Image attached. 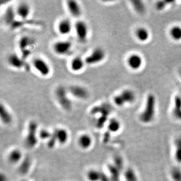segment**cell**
Returning a JSON list of instances; mask_svg holds the SVG:
<instances>
[{"mask_svg": "<svg viewBox=\"0 0 181 181\" xmlns=\"http://www.w3.org/2000/svg\"><path fill=\"white\" fill-rule=\"evenodd\" d=\"M69 94L68 89L62 85L57 86L55 90V96L57 103L65 111H70L72 108V102Z\"/></svg>", "mask_w": 181, "mask_h": 181, "instance_id": "cell-1", "label": "cell"}, {"mask_svg": "<svg viewBox=\"0 0 181 181\" xmlns=\"http://www.w3.org/2000/svg\"><path fill=\"white\" fill-rule=\"evenodd\" d=\"M155 97L153 94H150L147 99L145 108L140 115L142 123H150L153 120L155 113Z\"/></svg>", "mask_w": 181, "mask_h": 181, "instance_id": "cell-2", "label": "cell"}, {"mask_svg": "<svg viewBox=\"0 0 181 181\" xmlns=\"http://www.w3.org/2000/svg\"><path fill=\"white\" fill-rule=\"evenodd\" d=\"M136 100L135 93L131 89H125L113 97L114 104L118 107H122L126 104H132Z\"/></svg>", "mask_w": 181, "mask_h": 181, "instance_id": "cell-3", "label": "cell"}, {"mask_svg": "<svg viewBox=\"0 0 181 181\" xmlns=\"http://www.w3.org/2000/svg\"><path fill=\"white\" fill-rule=\"evenodd\" d=\"M34 39L29 36H22L19 40L18 48L21 52V56L24 59H27L31 54V48L35 44Z\"/></svg>", "mask_w": 181, "mask_h": 181, "instance_id": "cell-4", "label": "cell"}, {"mask_svg": "<svg viewBox=\"0 0 181 181\" xmlns=\"http://www.w3.org/2000/svg\"><path fill=\"white\" fill-rule=\"evenodd\" d=\"M106 56V52L102 48H95L91 53L85 57V64L89 65H97L103 61Z\"/></svg>", "mask_w": 181, "mask_h": 181, "instance_id": "cell-5", "label": "cell"}, {"mask_svg": "<svg viewBox=\"0 0 181 181\" xmlns=\"http://www.w3.org/2000/svg\"><path fill=\"white\" fill-rule=\"evenodd\" d=\"M38 125L35 121L31 122L28 126L25 143L28 147L33 148L38 143Z\"/></svg>", "mask_w": 181, "mask_h": 181, "instance_id": "cell-6", "label": "cell"}, {"mask_svg": "<svg viewBox=\"0 0 181 181\" xmlns=\"http://www.w3.org/2000/svg\"><path fill=\"white\" fill-rule=\"evenodd\" d=\"M72 43L69 41H58L53 45V50L55 53L60 56H65L71 54Z\"/></svg>", "mask_w": 181, "mask_h": 181, "instance_id": "cell-7", "label": "cell"}, {"mask_svg": "<svg viewBox=\"0 0 181 181\" xmlns=\"http://www.w3.org/2000/svg\"><path fill=\"white\" fill-rule=\"evenodd\" d=\"M74 27L78 41L81 43H86L89 34L87 24L82 20H78L76 22Z\"/></svg>", "mask_w": 181, "mask_h": 181, "instance_id": "cell-8", "label": "cell"}, {"mask_svg": "<svg viewBox=\"0 0 181 181\" xmlns=\"http://www.w3.org/2000/svg\"><path fill=\"white\" fill-rule=\"evenodd\" d=\"M32 65L37 72L42 76L46 77L49 76L51 69L49 65L45 60L41 57H36L32 61Z\"/></svg>", "mask_w": 181, "mask_h": 181, "instance_id": "cell-9", "label": "cell"}, {"mask_svg": "<svg viewBox=\"0 0 181 181\" xmlns=\"http://www.w3.org/2000/svg\"><path fill=\"white\" fill-rule=\"evenodd\" d=\"M68 90L70 95L79 100H86L89 96L88 90L81 85H71L68 88Z\"/></svg>", "mask_w": 181, "mask_h": 181, "instance_id": "cell-10", "label": "cell"}, {"mask_svg": "<svg viewBox=\"0 0 181 181\" xmlns=\"http://www.w3.org/2000/svg\"><path fill=\"white\" fill-rule=\"evenodd\" d=\"M7 62L11 67L17 69L28 67L27 66L26 60L15 53H11L8 56Z\"/></svg>", "mask_w": 181, "mask_h": 181, "instance_id": "cell-11", "label": "cell"}, {"mask_svg": "<svg viewBox=\"0 0 181 181\" xmlns=\"http://www.w3.org/2000/svg\"><path fill=\"white\" fill-rule=\"evenodd\" d=\"M16 16L17 15L15 9L12 6H8L5 10L3 16V20L4 24L8 27L11 28L17 21Z\"/></svg>", "mask_w": 181, "mask_h": 181, "instance_id": "cell-12", "label": "cell"}, {"mask_svg": "<svg viewBox=\"0 0 181 181\" xmlns=\"http://www.w3.org/2000/svg\"><path fill=\"white\" fill-rule=\"evenodd\" d=\"M128 66L133 71L140 69L143 64V59L141 56L137 53L131 54L127 59Z\"/></svg>", "mask_w": 181, "mask_h": 181, "instance_id": "cell-13", "label": "cell"}, {"mask_svg": "<svg viewBox=\"0 0 181 181\" xmlns=\"http://www.w3.org/2000/svg\"><path fill=\"white\" fill-rule=\"evenodd\" d=\"M17 15L21 19V20H27L30 15L31 8L28 3L27 2L20 3L15 8Z\"/></svg>", "mask_w": 181, "mask_h": 181, "instance_id": "cell-14", "label": "cell"}, {"mask_svg": "<svg viewBox=\"0 0 181 181\" xmlns=\"http://www.w3.org/2000/svg\"><path fill=\"white\" fill-rule=\"evenodd\" d=\"M66 7L70 14L75 18H79L82 14V10L79 3L75 0L66 1Z\"/></svg>", "mask_w": 181, "mask_h": 181, "instance_id": "cell-15", "label": "cell"}, {"mask_svg": "<svg viewBox=\"0 0 181 181\" xmlns=\"http://www.w3.org/2000/svg\"><path fill=\"white\" fill-rule=\"evenodd\" d=\"M73 28L72 22L68 18H64L60 20L57 25V30L60 34L66 35L71 33Z\"/></svg>", "mask_w": 181, "mask_h": 181, "instance_id": "cell-16", "label": "cell"}, {"mask_svg": "<svg viewBox=\"0 0 181 181\" xmlns=\"http://www.w3.org/2000/svg\"><path fill=\"white\" fill-rule=\"evenodd\" d=\"M53 134L57 143L64 145L67 143L69 138V133L66 129L64 128L57 129L53 132Z\"/></svg>", "mask_w": 181, "mask_h": 181, "instance_id": "cell-17", "label": "cell"}, {"mask_svg": "<svg viewBox=\"0 0 181 181\" xmlns=\"http://www.w3.org/2000/svg\"><path fill=\"white\" fill-rule=\"evenodd\" d=\"M85 64V59L83 60L82 57L78 56L72 59L70 64V68L73 72H78L81 71L84 68Z\"/></svg>", "mask_w": 181, "mask_h": 181, "instance_id": "cell-18", "label": "cell"}, {"mask_svg": "<svg viewBox=\"0 0 181 181\" xmlns=\"http://www.w3.org/2000/svg\"><path fill=\"white\" fill-rule=\"evenodd\" d=\"M78 145L83 150H87L92 145L93 140L91 136L87 134H83L79 136L78 140Z\"/></svg>", "mask_w": 181, "mask_h": 181, "instance_id": "cell-19", "label": "cell"}, {"mask_svg": "<svg viewBox=\"0 0 181 181\" xmlns=\"http://www.w3.org/2000/svg\"><path fill=\"white\" fill-rule=\"evenodd\" d=\"M0 117L2 122L6 125L10 124L12 122V115L3 103L0 105Z\"/></svg>", "mask_w": 181, "mask_h": 181, "instance_id": "cell-20", "label": "cell"}, {"mask_svg": "<svg viewBox=\"0 0 181 181\" xmlns=\"http://www.w3.org/2000/svg\"><path fill=\"white\" fill-rule=\"evenodd\" d=\"M136 38L141 42H145L150 38V34L148 30L144 27H139L135 31Z\"/></svg>", "mask_w": 181, "mask_h": 181, "instance_id": "cell-21", "label": "cell"}, {"mask_svg": "<svg viewBox=\"0 0 181 181\" xmlns=\"http://www.w3.org/2000/svg\"><path fill=\"white\" fill-rule=\"evenodd\" d=\"M22 158V152L18 149L12 150L8 155V160L11 164H16L21 161Z\"/></svg>", "mask_w": 181, "mask_h": 181, "instance_id": "cell-22", "label": "cell"}, {"mask_svg": "<svg viewBox=\"0 0 181 181\" xmlns=\"http://www.w3.org/2000/svg\"><path fill=\"white\" fill-rule=\"evenodd\" d=\"M121 127H122V124L118 120L112 118L108 121L107 129L108 132L113 133H117L120 130Z\"/></svg>", "mask_w": 181, "mask_h": 181, "instance_id": "cell-23", "label": "cell"}, {"mask_svg": "<svg viewBox=\"0 0 181 181\" xmlns=\"http://www.w3.org/2000/svg\"><path fill=\"white\" fill-rule=\"evenodd\" d=\"M169 35L175 41L181 40V27L179 25H174L169 30Z\"/></svg>", "mask_w": 181, "mask_h": 181, "instance_id": "cell-24", "label": "cell"}, {"mask_svg": "<svg viewBox=\"0 0 181 181\" xmlns=\"http://www.w3.org/2000/svg\"><path fill=\"white\" fill-rule=\"evenodd\" d=\"M86 176L89 181H100L101 172L96 169H91L87 172Z\"/></svg>", "mask_w": 181, "mask_h": 181, "instance_id": "cell-25", "label": "cell"}, {"mask_svg": "<svg viewBox=\"0 0 181 181\" xmlns=\"http://www.w3.org/2000/svg\"><path fill=\"white\" fill-rule=\"evenodd\" d=\"M108 170L110 171L112 180L114 181H118L120 179V170L118 169L115 165H110L108 166Z\"/></svg>", "mask_w": 181, "mask_h": 181, "instance_id": "cell-26", "label": "cell"}, {"mask_svg": "<svg viewBox=\"0 0 181 181\" xmlns=\"http://www.w3.org/2000/svg\"><path fill=\"white\" fill-rule=\"evenodd\" d=\"M175 157L178 162H181V137L176 140Z\"/></svg>", "mask_w": 181, "mask_h": 181, "instance_id": "cell-27", "label": "cell"}, {"mask_svg": "<svg viewBox=\"0 0 181 181\" xmlns=\"http://www.w3.org/2000/svg\"><path fill=\"white\" fill-rule=\"evenodd\" d=\"M124 177L126 181H137L136 173L131 168H129L124 173Z\"/></svg>", "mask_w": 181, "mask_h": 181, "instance_id": "cell-28", "label": "cell"}, {"mask_svg": "<svg viewBox=\"0 0 181 181\" xmlns=\"http://www.w3.org/2000/svg\"><path fill=\"white\" fill-rule=\"evenodd\" d=\"M171 176L173 181H181V170L178 168H174L171 171Z\"/></svg>", "mask_w": 181, "mask_h": 181, "instance_id": "cell-29", "label": "cell"}, {"mask_svg": "<svg viewBox=\"0 0 181 181\" xmlns=\"http://www.w3.org/2000/svg\"><path fill=\"white\" fill-rule=\"evenodd\" d=\"M132 5L135 9V10L139 13H141L144 12V6L143 3L142 1H131Z\"/></svg>", "mask_w": 181, "mask_h": 181, "instance_id": "cell-30", "label": "cell"}, {"mask_svg": "<svg viewBox=\"0 0 181 181\" xmlns=\"http://www.w3.org/2000/svg\"><path fill=\"white\" fill-rule=\"evenodd\" d=\"M38 136L39 137L42 139V140H49L50 138L51 137L52 135V133L49 132L48 130H45V129H42V130H41L38 133Z\"/></svg>", "mask_w": 181, "mask_h": 181, "instance_id": "cell-31", "label": "cell"}, {"mask_svg": "<svg viewBox=\"0 0 181 181\" xmlns=\"http://www.w3.org/2000/svg\"><path fill=\"white\" fill-rule=\"evenodd\" d=\"M114 165L120 170L122 169L123 167V161L122 158L118 156L114 158Z\"/></svg>", "mask_w": 181, "mask_h": 181, "instance_id": "cell-32", "label": "cell"}, {"mask_svg": "<svg viewBox=\"0 0 181 181\" xmlns=\"http://www.w3.org/2000/svg\"><path fill=\"white\" fill-rule=\"evenodd\" d=\"M100 181H110V179L104 173L101 172V177Z\"/></svg>", "mask_w": 181, "mask_h": 181, "instance_id": "cell-33", "label": "cell"}]
</instances>
